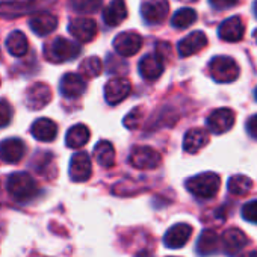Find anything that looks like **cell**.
<instances>
[{"mask_svg":"<svg viewBox=\"0 0 257 257\" xmlns=\"http://www.w3.org/2000/svg\"><path fill=\"white\" fill-rule=\"evenodd\" d=\"M221 186V179L215 173H201L186 180V189L200 200L213 198Z\"/></svg>","mask_w":257,"mask_h":257,"instance_id":"6da1fadb","label":"cell"},{"mask_svg":"<svg viewBox=\"0 0 257 257\" xmlns=\"http://www.w3.org/2000/svg\"><path fill=\"white\" fill-rule=\"evenodd\" d=\"M7 189L17 201H31L38 195V186L34 177L28 173H14L8 177Z\"/></svg>","mask_w":257,"mask_h":257,"instance_id":"7a4b0ae2","label":"cell"},{"mask_svg":"<svg viewBox=\"0 0 257 257\" xmlns=\"http://www.w3.org/2000/svg\"><path fill=\"white\" fill-rule=\"evenodd\" d=\"M44 56L47 61L55 62V64H61V62H67L71 61L74 58H77L80 55V46L74 41H70L67 38L58 37L53 41H50L49 44H46L44 47Z\"/></svg>","mask_w":257,"mask_h":257,"instance_id":"3957f363","label":"cell"},{"mask_svg":"<svg viewBox=\"0 0 257 257\" xmlns=\"http://www.w3.org/2000/svg\"><path fill=\"white\" fill-rule=\"evenodd\" d=\"M209 73L218 83L234 82L239 76V67L233 58L228 56H215L209 64Z\"/></svg>","mask_w":257,"mask_h":257,"instance_id":"277c9868","label":"cell"},{"mask_svg":"<svg viewBox=\"0 0 257 257\" xmlns=\"http://www.w3.org/2000/svg\"><path fill=\"white\" fill-rule=\"evenodd\" d=\"M161 162V155L152 147H135L128 156V164L137 170H155Z\"/></svg>","mask_w":257,"mask_h":257,"instance_id":"5b68a950","label":"cell"},{"mask_svg":"<svg viewBox=\"0 0 257 257\" xmlns=\"http://www.w3.org/2000/svg\"><path fill=\"white\" fill-rule=\"evenodd\" d=\"M143 47V37L138 32L127 31L122 34H118L113 40V49L119 56L128 58L137 55Z\"/></svg>","mask_w":257,"mask_h":257,"instance_id":"8992f818","label":"cell"},{"mask_svg":"<svg viewBox=\"0 0 257 257\" xmlns=\"http://www.w3.org/2000/svg\"><path fill=\"white\" fill-rule=\"evenodd\" d=\"M52 100V89L47 83L38 82L28 88L25 94V104L31 110H40L46 107Z\"/></svg>","mask_w":257,"mask_h":257,"instance_id":"52a82bcc","label":"cell"},{"mask_svg":"<svg viewBox=\"0 0 257 257\" xmlns=\"http://www.w3.org/2000/svg\"><path fill=\"white\" fill-rule=\"evenodd\" d=\"M170 13L168 0H144L141 5V16L147 25H161Z\"/></svg>","mask_w":257,"mask_h":257,"instance_id":"ba28073f","label":"cell"},{"mask_svg":"<svg viewBox=\"0 0 257 257\" xmlns=\"http://www.w3.org/2000/svg\"><path fill=\"white\" fill-rule=\"evenodd\" d=\"M234 112L228 107H221V109H216L213 110L207 119H206V124L209 127V131L213 134V135H222L225 132H228L230 128L233 127L234 124Z\"/></svg>","mask_w":257,"mask_h":257,"instance_id":"9c48e42d","label":"cell"},{"mask_svg":"<svg viewBox=\"0 0 257 257\" xmlns=\"http://www.w3.org/2000/svg\"><path fill=\"white\" fill-rule=\"evenodd\" d=\"M132 91L131 80L127 77H113L104 85V98L109 104H118Z\"/></svg>","mask_w":257,"mask_h":257,"instance_id":"30bf717a","label":"cell"},{"mask_svg":"<svg viewBox=\"0 0 257 257\" xmlns=\"http://www.w3.org/2000/svg\"><path fill=\"white\" fill-rule=\"evenodd\" d=\"M70 179L76 183H82L86 182L91 177L92 173V165H91V159L86 153L80 152L76 153L71 161H70Z\"/></svg>","mask_w":257,"mask_h":257,"instance_id":"8fae6325","label":"cell"},{"mask_svg":"<svg viewBox=\"0 0 257 257\" xmlns=\"http://www.w3.org/2000/svg\"><path fill=\"white\" fill-rule=\"evenodd\" d=\"M68 32L82 43H89L94 40V37L97 35V23L92 19H86V17H80V19H74L70 22L68 26Z\"/></svg>","mask_w":257,"mask_h":257,"instance_id":"7c38bea8","label":"cell"},{"mask_svg":"<svg viewBox=\"0 0 257 257\" xmlns=\"http://www.w3.org/2000/svg\"><path fill=\"white\" fill-rule=\"evenodd\" d=\"M191 234H192V227L189 224L179 222V224L173 225L171 228H168V231L164 236V243L167 248L177 249L188 243Z\"/></svg>","mask_w":257,"mask_h":257,"instance_id":"4fadbf2b","label":"cell"},{"mask_svg":"<svg viewBox=\"0 0 257 257\" xmlns=\"http://www.w3.org/2000/svg\"><path fill=\"white\" fill-rule=\"evenodd\" d=\"M26 146L20 138H8L0 143V161L7 164H17L23 159Z\"/></svg>","mask_w":257,"mask_h":257,"instance_id":"5bb4252c","label":"cell"},{"mask_svg":"<svg viewBox=\"0 0 257 257\" xmlns=\"http://www.w3.org/2000/svg\"><path fill=\"white\" fill-rule=\"evenodd\" d=\"M206 46H207V37H206V34L201 32V31H195L192 34H189L188 37H185L177 44V52H179V55L182 58H188V56H192V55L198 53Z\"/></svg>","mask_w":257,"mask_h":257,"instance_id":"9a60e30c","label":"cell"},{"mask_svg":"<svg viewBox=\"0 0 257 257\" xmlns=\"http://www.w3.org/2000/svg\"><path fill=\"white\" fill-rule=\"evenodd\" d=\"M221 242H222L225 254L230 255V257H234V255H237V252L242 248H245L248 245V237L239 228H228V230L224 231V234L221 237Z\"/></svg>","mask_w":257,"mask_h":257,"instance_id":"2e32d148","label":"cell"},{"mask_svg":"<svg viewBox=\"0 0 257 257\" xmlns=\"http://www.w3.org/2000/svg\"><path fill=\"white\" fill-rule=\"evenodd\" d=\"M243 34H245L243 22L237 16L230 17L225 22H222L219 29H218L219 38L227 41V43H237V41H240L243 38Z\"/></svg>","mask_w":257,"mask_h":257,"instance_id":"e0dca14e","label":"cell"},{"mask_svg":"<svg viewBox=\"0 0 257 257\" xmlns=\"http://www.w3.org/2000/svg\"><path fill=\"white\" fill-rule=\"evenodd\" d=\"M140 74L147 80H155L164 73V58L159 53H150L140 61Z\"/></svg>","mask_w":257,"mask_h":257,"instance_id":"ac0fdd59","label":"cell"},{"mask_svg":"<svg viewBox=\"0 0 257 257\" xmlns=\"http://www.w3.org/2000/svg\"><path fill=\"white\" fill-rule=\"evenodd\" d=\"M86 89L85 79L77 73H65L61 79V94L65 98H77Z\"/></svg>","mask_w":257,"mask_h":257,"instance_id":"d6986e66","label":"cell"},{"mask_svg":"<svg viewBox=\"0 0 257 257\" xmlns=\"http://www.w3.org/2000/svg\"><path fill=\"white\" fill-rule=\"evenodd\" d=\"M31 134L35 140L41 143H50L58 135V125L50 118H38L31 127Z\"/></svg>","mask_w":257,"mask_h":257,"instance_id":"ffe728a7","label":"cell"},{"mask_svg":"<svg viewBox=\"0 0 257 257\" xmlns=\"http://www.w3.org/2000/svg\"><path fill=\"white\" fill-rule=\"evenodd\" d=\"M29 26H31L32 32L37 34L38 37H47L56 29L58 19L50 13H37L29 20Z\"/></svg>","mask_w":257,"mask_h":257,"instance_id":"44dd1931","label":"cell"},{"mask_svg":"<svg viewBox=\"0 0 257 257\" xmlns=\"http://www.w3.org/2000/svg\"><path fill=\"white\" fill-rule=\"evenodd\" d=\"M209 143V134L204 128H191L183 138V150L189 155L198 153Z\"/></svg>","mask_w":257,"mask_h":257,"instance_id":"7402d4cb","label":"cell"},{"mask_svg":"<svg viewBox=\"0 0 257 257\" xmlns=\"http://www.w3.org/2000/svg\"><path fill=\"white\" fill-rule=\"evenodd\" d=\"M127 17V7L124 0H112L103 13V20L107 26L115 28L122 23Z\"/></svg>","mask_w":257,"mask_h":257,"instance_id":"603a6c76","label":"cell"},{"mask_svg":"<svg viewBox=\"0 0 257 257\" xmlns=\"http://www.w3.org/2000/svg\"><path fill=\"white\" fill-rule=\"evenodd\" d=\"M219 242L221 239L218 237V234L213 231V230H204L198 240H197V252L198 255H203V257H207V255H212L218 251L219 248Z\"/></svg>","mask_w":257,"mask_h":257,"instance_id":"cb8c5ba5","label":"cell"},{"mask_svg":"<svg viewBox=\"0 0 257 257\" xmlns=\"http://www.w3.org/2000/svg\"><path fill=\"white\" fill-rule=\"evenodd\" d=\"M89 137H91V132L85 124H76L67 132L65 144L68 149L77 150V149H82L89 141Z\"/></svg>","mask_w":257,"mask_h":257,"instance_id":"d4e9b609","label":"cell"},{"mask_svg":"<svg viewBox=\"0 0 257 257\" xmlns=\"http://www.w3.org/2000/svg\"><path fill=\"white\" fill-rule=\"evenodd\" d=\"M94 158L103 168H110L115 164V149L109 141H100L97 143L94 149Z\"/></svg>","mask_w":257,"mask_h":257,"instance_id":"484cf974","label":"cell"},{"mask_svg":"<svg viewBox=\"0 0 257 257\" xmlns=\"http://www.w3.org/2000/svg\"><path fill=\"white\" fill-rule=\"evenodd\" d=\"M28 47H29V43H28V38L23 32L20 31H14L10 34V37L7 38V49L8 52L16 56V58H20V56H25L26 52H28Z\"/></svg>","mask_w":257,"mask_h":257,"instance_id":"4316f807","label":"cell"},{"mask_svg":"<svg viewBox=\"0 0 257 257\" xmlns=\"http://www.w3.org/2000/svg\"><path fill=\"white\" fill-rule=\"evenodd\" d=\"M227 188H228L230 194H233L236 197H243V195H246L251 191L252 182H251L249 177H246L243 174H236V176H231L228 179Z\"/></svg>","mask_w":257,"mask_h":257,"instance_id":"83f0119b","label":"cell"},{"mask_svg":"<svg viewBox=\"0 0 257 257\" xmlns=\"http://www.w3.org/2000/svg\"><path fill=\"white\" fill-rule=\"evenodd\" d=\"M197 22V13L191 8H182L179 10L173 19H171V25L176 28V29H186L189 28L191 25H194Z\"/></svg>","mask_w":257,"mask_h":257,"instance_id":"f1b7e54d","label":"cell"},{"mask_svg":"<svg viewBox=\"0 0 257 257\" xmlns=\"http://www.w3.org/2000/svg\"><path fill=\"white\" fill-rule=\"evenodd\" d=\"M103 70V62L97 56H89L86 58L80 65H79V73L82 77L86 79H94L97 77Z\"/></svg>","mask_w":257,"mask_h":257,"instance_id":"f546056e","label":"cell"},{"mask_svg":"<svg viewBox=\"0 0 257 257\" xmlns=\"http://www.w3.org/2000/svg\"><path fill=\"white\" fill-rule=\"evenodd\" d=\"M71 8L77 14H94L103 7V0H70Z\"/></svg>","mask_w":257,"mask_h":257,"instance_id":"4dcf8cb0","label":"cell"},{"mask_svg":"<svg viewBox=\"0 0 257 257\" xmlns=\"http://www.w3.org/2000/svg\"><path fill=\"white\" fill-rule=\"evenodd\" d=\"M242 218L248 222L257 224V200L248 201L242 206Z\"/></svg>","mask_w":257,"mask_h":257,"instance_id":"1f68e13d","label":"cell"},{"mask_svg":"<svg viewBox=\"0 0 257 257\" xmlns=\"http://www.w3.org/2000/svg\"><path fill=\"white\" fill-rule=\"evenodd\" d=\"M13 119V107L8 100H0V127H7Z\"/></svg>","mask_w":257,"mask_h":257,"instance_id":"d6a6232c","label":"cell"},{"mask_svg":"<svg viewBox=\"0 0 257 257\" xmlns=\"http://www.w3.org/2000/svg\"><path fill=\"white\" fill-rule=\"evenodd\" d=\"M140 122H141V107L134 109L131 113H128V115L124 118V125H125L127 128H134V127H137Z\"/></svg>","mask_w":257,"mask_h":257,"instance_id":"836d02e7","label":"cell"},{"mask_svg":"<svg viewBox=\"0 0 257 257\" xmlns=\"http://www.w3.org/2000/svg\"><path fill=\"white\" fill-rule=\"evenodd\" d=\"M209 2H210V5H212L215 10L221 11V10L233 8V7L237 4V0H209Z\"/></svg>","mask_w":257,"mask_h":257,"instance_id":"e575fe53","label":"cell"},{"mask_svg":"<svg viewBox=\"0 0 257 257\" xmlns=\"http://www.w3.org/2000/svg\"><path fill=\"white\" fill-rule=\"evenodd\" d=\"M246 131L249 134L251 138L257 140V113L252 115L248 121H246Z\"/></svg>","mask_w":257,"mask_h":257,"instance_id":"d590c367","label":"cell"},{"mask_svg":"<svg viewBox=\"0 0 257 257\" xmlns=\"http://www.w3.org/2000/svg\"><path fill=\"white\" fill-rule=\"evenodd\" d=\"M135 257H155V255H153V252H152V251H149V249H143V251H140Z\"/></svg>","mask_w":257,"mask_h":257,"instance_id":"8d00e7d4","label":"cell"},{"mask_svg":"<svg viewBox=\"0 0 257 257\" xmlns=\"http://www.w3.org/2000/svg\"><path fill=\"white\" fill-rule=\"evenodd\" d=\"M242 257H257V249H252V251H249V252L243 254Z\"/></svg>","mask_w":257,"mask_h":257,"instance_id":"74e56055","label":"cell"},{"mask_svg":"<svg viewBox=\"0 0 257 257\" xmlns=\"http://www.w3.org/2000/svg\"><path fill=\"white\" fill-rule=\"evenodd\" d=\"M252 37H254V40H255V43H257V29L254 31V34H252Z\"/></svg>","mask_w":257,"mask_h":257,"instance_id":"f35d334b","label":"cell"},{"mask_svg":"<svg viewBox=\"0 0 257 257\" xmlns=\"http://www.w3.org/2000/svg\"><path fill=\"white\" fill-rule=\"evenodd\" d=\"M254 13H255V17H257V2L254 4Z\"/></svg>","mask_w":257,"mask_h":257,"instance_id":"ab89813d","label":"cell"},{"mask_svg":"<svg viewBox=\"0 0 257 257\" xmlns=\"http://www.w3.org/2000/svg\"><path fill=\"white\" fill-rule=\"evenodd\" d=\"M182 2H197V0H182Z\"/></svg>","mask_w":257,"mask_h":257,"instance_id":"60d3db41","label":"cell"},{"mask_svg":"<svg viewBox=\"0 0 257 257\" xmlns=\"http://www.w3.org/2000/svg\"><path fill=\"white\" fill-rule=\"evenodd\" d=\"M255 98H257V89H255Z\"/></svg>","mask_w":257,"mask_h":257,"instance_id":"b9f144b4","label":"cell"},{"mask_svg":"<svg viewBox=\"0 0 257 257\" xmlns=\"http://www.w3.org/2000/svg\"><path fill=\"white\" fill-rule=\"evenodd\" d=\"M38 257H43V255H38Z\"/></svg>","mask_w":257,"mask_h":257,"instance_id":"7bdbcfd3","label":"cell"}]
</instances>
